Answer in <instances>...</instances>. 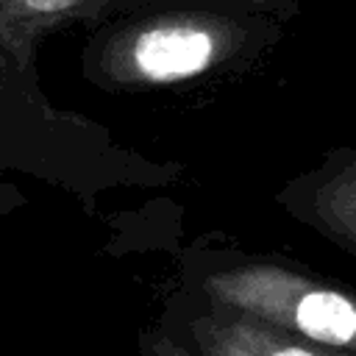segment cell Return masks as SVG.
<instances>
[{
	"label": "cell",
	"instance_id": "6da1fadb",
	"mask_svg": "<svg viewBox=\"0 0 356 356\" xmlns=\"http://www.w3.org/2000/svg\"><path fill=\"white\" fill-rule=\"evenodd\" d=\"M281 19L228 0L125 6L92 31L81 72L108 92H139L242 72L281 39Z\"/></svg>",
	"mask_w": 356,
	"mask_h": 356
},
{
	"label": "cell",
	"instance_id": "7a4b0ae2",
	"mask_svg": "<svg viewBox=\"0 0 356 356\" xmlns=\"http://www.w3.org/2000/svg\"><path fill=\"white\" fill-rule=\"evenodd\" d=\"M184 298L356 353V289L281 259L211 256L189 270Z\"/></svg>",
	"mask_w": 356,
	"mask_h": 356
},
{
	"label": "cell",
	"instance_id": "3957f363",
	"mask_svg": "<svg viewBox=\"0 0 356 356\" xmlns=\"http://www.w3.org/2000/svg\"><path fill=\"white\" fill-rule=\"evenodd\" d=\"M125 0H0V95L36 92V56L50 36L92 31Z\"/></svg>",
	"mask_w": 356,
	"mask_h": 356
},
{
	"label": "cell",
	"instance_id": "277c9868",
	"mask_svg": "<svg viewBox=\"0 0 356 356\" xmlns=\"http://www.w3.org/2000/svg\"><path fill=\"white\" fill-rule=\"evenodd\" d=\"M164 325L195 356H356L350 350L309 342L256 317L189 298L184 306L167 312Z\"/></svg>",
	"mask_w": 356,
	"mask_h": 356
},
{
	"label": "cell",
	"instance_id": "5b68a950",
	"mask_svg": "<svg viewBox=\"0 0 356 356\" xmlns=\"http://www.w3.org/2000/svg\"><path fill=\"white\" fill-rule=\"evenodd\" d=\"M284 203L356 256V150L334 153L325 167L300 178Z\"/></svg>",
	"mask_w": 356,
	"mask_h": 356
},
{
	"label": "cell",
	"instance_id": "8992f818",
	"mask_svg": "<svg viewBox=\"0 0 356 356\" xmlns=\"http://www.w3.org/2000/svg\"><path fill=\"white\" fill-rule=\"evenodd\" d=\"M139 356H195L164 323L139 334Z\"/></svg>",
	"mask_w": 356,
	"mask_h": 356
},
{
	"label": "cell",
	"instance_id": "52a82bcc",
	"mask_svg": "<svg viewBox=\"0 0 356 356\" xmlns=\"http://www.w3.org/2000/svg\"><path fill=\"white\" fill-rule=\"evenodd\" d=\"M139 3H170V0H125V6H139ZM228 3H242V6H250V8H259L281 22H292L298 14H300V6L303 0H228Z\"/></svg>",
	"mask_w": 356,
	"mask_h": 356
}]
</instances>
